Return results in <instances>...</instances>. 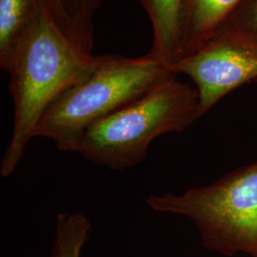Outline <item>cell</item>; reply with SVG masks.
<instances>
[{"mask_svg":"<svg viewBox=\"0 0 257 257\" xmlns=\"http://www.w3.org/2000/svg\"><path fill=\"white\" fill-rule=\"evenodd\" d=\"M151 20L154 42L150 55L172 71L182 58V24L186 0H139Z\"/></svg>","mask_w":257,"mask_h":257,"instance_id":"obj_6","label":"cell"},{"mask_svg":"<svg viewBox=\"0 0 257 257\" xmlns=\"http://www.w3.org/2000/svg\"><path fill=\"white\" fill-rule=\"evenodd\" d=\"M174 76L165 63L150 54L138 58L98 55L89 76L47 110L34 138L50 139L60 151L73 152L78 138L93 123L137 101Z\"/></svg>","mask_w":257,"mask_h":257,"instance_id":"obj_2","label":"cell"},{"mask_svg":"<svg viewBox=\"0 0 257 257\" xmlns=\"http://www.w3.org/2000/svg\"><path fill=\"white\" fill-rule=\"evenodd\" d=\"M95 62L96 56L77 46L57 27L50 10L42 12L3 69L9 74L15 121L0 163L2 177L14 174L49 108L85 80Z\"/></svg>","mask_w":257,"mask_h":257,"instance_id":"obj_1","label":"cell"},{"mask_svg":"<svg viewBox=\"0 0 257 257\" xmlns=\"http://www.w3.org/2000/svg\"><path fill=\"white\" fill-rule=\"evenodd\" d=\"M240 1L186 0L181 37L182 58L205 46Z\"/></svg>","mask_w":257,"mask_h":257,"instance_id":"obj_7","label":"cell"},{"mask_svg":"<svg viewBox=\"0 0 257 257\" xmlns=\"http://www.w3.org/2000/svg\"><path fill=\"white\" fill-rule=\"evenodd\" d=\"M212 37H230L257 45V0H241Z\"/></svg>","mask_w":257,"mask_h":257,"instance_id":"obj_10","label":"cell"},{"mask_svg":"<svg viewBox=\"0 0 257 257\" xmlns=\"http://www.w3.org/2000/svg\"><path fill=\"white\" fill-rule=\"evenodd\" d=\"M196 86L199 117L239 86L257 77V45L230 37H212L173 68Z\"/></svg>","mask_w":257,"mask_h":257,"instance_id":"obj_5","label":"cell"},{"mask_svg":"<svg viewBox=\"0 0 257 257\" xmlns=\"http://www.w3.org/2000/svg\"><path fill=\"white\" fill-rule=\"evenodd\" d=\"M49 0H0V67L3 70Z\"/></svg>","mask_w":257,"mask_h":257,"instance_id":"obj_8","label":"cell"},{"mask_svg":"<svg viewBox=\"0 0 257 257\" xmlns=\"http://www.w3.org/2000/svg\"><path fill=\"white\" fill-rule=\"evenodd\" d=\"M91 223L81 213H59L51 257H80L89 239Z\"/></svg>","mask_w":257,"mask_h":257,"instance_id":"obj_9","label":"cell"},{"mask_svg":"<svg viewBox=\"0 0 257 257\" xmlns=\"http://www.w3.org/2000/svg\"><path fill=\"white\" fill-rule=\"evenodd\" d=\"M153 211L189 218L203 246L222 255L257 256V160L180 194H152Z\"/></svg>","mask_w":257,"mask_h":257,"instance_id":"obj_4","label":"cell"},{"mask_svg":"<svg viewBox=\"0 0 257 257\" xmlns=\"http://www.w3.org/2000/svg\"><path fill=\"white\" fill-rule=\"evenodd\" d=\"M99 0H49L50 13L55 23L80 26L92 21Z\"/></svg>","mask_w":257,"mask_h":257,"instance_id":"obj_11","label":"cell"},{"mask_svg":"<svg viewBox=\"0 0 257 257\" xmlns=\"http://www.w3.org/2000/svg\"><path fill=\"white\" fill-rule=\"evenodd\" d=\"M253 257H257V256H253Z\"/></svg>","mask_w":257,"mask_h":257,"instance_id":"obj_12","label":"cell"},{"mask_svg":"<svg viewBox=\"0 0 257 257\" xmlns=\"http://www.w3.org/2000/svg\"><path fill=\"white\" fill-rule=\"evenodd\" d=\"M196 89L175 76L125 108L93 123L73 153L112 171L136 167L160 136L182 133L199 118Z\"/></svg>","mask_w":257,"mask_h":257,"instance_id":"obj_3","label":"cell"}]
</instances>
